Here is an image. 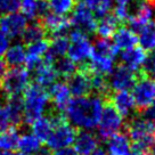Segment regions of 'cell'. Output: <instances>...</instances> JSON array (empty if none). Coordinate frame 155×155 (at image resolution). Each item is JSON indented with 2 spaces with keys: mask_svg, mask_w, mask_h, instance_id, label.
Masks as SVG:
<instances>
[{
  "mask_svg": "<svg viewBox=\"0 0 155 155\" xmlns=\"http://www.w3.org/2000/svg\"><path fill=\"white\" fill-rule=\"evenodd\" d=\"M68 19L71 25L74 26V29L82 31L86 34L94 33L96 31V17L82 1L79 2L77 6H74L72 15Z\"/></svg>",
  "mask_w": 155,
  "mask_h": 155,
  "instance_id": "obj_11",
  "label": "cell"
},
{
  "mask_svg": "<svg viewBox=\"0 0 155 155\" xmlns=\"http://www.w3.org/2000/svg\"><path fill=\"white\" fill-rule=\"evenodd\" d=\"M21 37L25 45H29L45 39L47 37V31L44 28V25L41 24V22L38 19V21L32 22L30 25H26Z\"/></svg>",
  "mask_w": 155,
  "mask_h": 155,
  "instance_id": "obj_28",
  "label": "cell"
},
{
  "mask_svg": "<svg viewBox=\"0 0 155 155\" xmlns=\"http://www.w3.org/2000/svg\"><path fill=\"white\" fill-rule=\"evenodd\" d=\"M131 155H136V154H132V153H131Z\"/></svg>",
  "mask_w": 155,
  "mask_h": 155,
  "instance_id": "obj_50",
  "label": "cell"
},
{
  "mask_svg": "<svg viewBox=\"0 0 155 155\" xmlns=\"http://www.w3.org/2000/svg\"><path fill=\"white\" fill-rule=\"evenodd\" d=\"M150 2H152V4H153V5H154V7H155V0H150Z\"/></svg>",
  "mask_w": 155,
  "mask_h": 155,
  "instance_id": "obj_48",
  "label": "cell"
},
{
  "mask_svg": "<svg viewBox=\"0 0 155 155\" xmlns=\"http://www.w3.org/2000/svg\"><path fill=\"white\" fill-rule=\"evenodd\" d=\"M107 155H131L132 146L129 136L124 132H116L106 139Z\"/></svg>",
  "mask_w": 155,
  "mask_h": 155,
  "instance_id": "obj_17",
  "label": "cell"
},
{
  "mask_svg": "<svg viewBox=\"0 0 155 155\" xmlns=\"http://www.w3.org/2000/svg\"><path fill=\"white\" fill-rule=\"evenodd\" d=\"M117 53L119 50L108 39L98 38L92 44L91 56L84 70L89 74H98L105 77L114 68V62Z\"/></svg>",
  "mask_w": 155,
  "mask_h": 155,
  "instance_id": "obj_2",
  "label": "cell"
},
{
  "mask_svg": "<svg viewBox=\"0 0 155 155\" xmlns=\"http://www.w3.org/2000/svg\"><path fill=\"white\" fill-rule=\"evenodd\" d=\"M49 99H51L57 112L63 113L71 101V92L68 90L66 82H56L48 89Z\"/></svg>",
  "mask_w": 155,
  "mask_h": 155,
  "instance_id": "obj_21",
  "label": "cell"
},
{
  "mask_svg": "<svg viewBox=\"0 0 155 155\" xmlns=\"http://www.w3.org/2000/svg\"><path fill=\"white\" fill-rule=\"evenodd\" d=\"M132 0H115L116 5H129Z\"/></svg>",
  "mask_w": 155,
  "mask_h": 155,
  "instance_id": "obj_45",
  "label": "cell"
},
{
  "mask_svg": "<svg viewBox=\"0 0 155 155\" xmlns=\"http://www.w3.org/2000/svg\"><path fill=\"white\" fill-rule=\"evenodd\" d=\"M0 155H19V154L14 153L13 150H2V152L0 153Z\"/></svg>",
  "mask_w": 155,
  "mask_h": 155,
  "instance_id": "obj_46",
  "label": "cell"
},
{
  "mask_svg": "<svg viewBox=\"0 0 155 155\" xmlns=\"http://www.w3.org/2000/svg\"><path fill=\"white\" fill-rule=\"evenodd\" d=\"M28 47L25 49L26 51V56H32V57H44V55L47 53L49 47L48 40H39L35 42L26 45Z\"/></svg>",
  "mask_w": 155,
  "mask_h": 155,
  "instance_id": "obj_35",
  "label": "cell"
},
{
  "mask_svg": "<svg viewBox=\"0 0 155 155\" xmlns=\"http://www.w3.org/2000/svg\"><path fill=\"white\" fill-rule=\"evenodd\" d=\"M25 56H26V51H25L24 46L21 44H16L7 49L5 54V62L12 68L21 66L24 63Z\"/></svg>",
  "mask_w": 155,
  "mask_h": 155,
  "instance_id": "obj_31",
  "label": "cell"
},
{
  "mask_svg": "<svg viewBox=\"0 0 155 155\" xmlns=\"http://www.w3.org/2000/svg\"><path fill=\"white\" fill-rule=\"evenodd\" d=\"M112 38H113V45L115 46L117 50H126V49L132 48L138 44L137 33L132 29L127 26L119 28Z\"/></svg>",
  "mask_w": 155,
  "mask_h": 155,
  "instance_id": "obj_23",
  "label": "cell"
},
{
  "mask_svg": "<svg viewBox=\"0 0 155 155\" xmlns=\"http://www.w3.org/2000/svg\"><path fill=\"white\" fill-rule=\"evenodd\" d=\"M23 104H24V123L31 124L32 122L44 114L49 104L48 91L40 87L38 83L29 82L24 89Z\"/></svg>",
  "mask_w": 155,
  "mask_h": 155,
  "instance_id": "obj_4",
  "label": "cell"
},
{
  "mask_svg": "<svg viewBox=\"0 0 155 155\" xmlns=\"http://www.w3.org/2000/svg\"><path fill=\"white\" fill-rule=\"evenodd\" d=\"M68 57L75 64H83L89 61L92 51V44L88 38V34L74 29L68 33Z\"/></svg>",
  "mask_w": 155,
  "mask_h": 155,
  "instance_id": "obj_5",
  "label": "cell"
},
{
  "mask_svg": "<svg viewBox=\"0 0 155 155\" xmlns=\"http://www.w3.org/2000/svg\"><path fill=\"white\" fill-rule=\"evenodd\" d=\"M146 57H147L146 51L138 46L122 50L120 54L121 65L126 66L132 72H137V71L141 70L146 61Z\"/></svg>",
  "mask_w": 155,
  "mask_h": 155,
  "instance_id": "obj_18",
  "label": "cell"
},
{
  "mask_svg": "<svg viewBox=\"0 0 155 155\" xmlns=\"http://www.w3.org/2000/svg\"><path fill=\"white\" fill-rule=\"evenodd\" d=\"M143 111H144V115L143 116L147 120L155 123V102L152 103L150 106L146 107L145 110H143Z\"/></svg>",
  "mask_w": 155,
  "mask_h": 155,
  "instance_id": "obj_40",
  "label": "cell"
},
{
  "mask_svg": "<svg viewBox=\"0 0 155 155\" xmlns=\"http://www.w3.org/2000/svg\"><path fill=\"white\" fill-rule=\"evenodd\" d=\"M68 48V35H58L54 37L53 40L49 42V47L47 53L44 55V61L48 63H53L55 59L65 56Z\"/></svg>",
  "mask_w": 155,
  "mask_h": 155,
  "instance_id": "obj_24",
  "label": "cell"
},
{
  "mask_svg": "<svg viewBox=\"0 0 155 155\" xmlns=\"http://www.w3.org/2000/svg\"><path fill=\"white\" fill-rule=\"evenodd\" d=\"M74 1H79V2H81V1H82V0H74Z\"/></svg>",
  "mask_w": 155,
  "mask_h": 155,
  "instance_id": "obj_49",
  "label": "cell"
},
{
  "mask_svg": "<svg viewBox=\"0 0 155 155\" xmlns=\"http://www.w3.org/2000/svg\"><path fill=\"white\" fill-rule=\"evenodd\" d=\"M8 47H9V39L0 31V58L6 54Z\"/></svg>",
  "mask_w": 155,
  "mask_h": 155,
  "instance_id": "obj_39",
  "label": "cell"
},
{
  "mask_svg": "<svg viewBox=\"0 0 155 155\" xmlns=\"http://www.w3.org/2000/svg\"><path fill=\"white\" fill-rule=\"evenodd\" d=\"M39 21L47 31V35L53 38L58 35H66V32H68L71 26L70 19L66 16L57 15L55 13H47Z\"/></svg>",
  "mask_w": 155,
  "mask_h": 155,
  "instance_id": "obj_15",
  "label": "cell"
},
{
  "mask_svg": "<svg viewBox=\"0 0 155 155\" xmlns=\"http://www.w3.org/2000/svg\"><path fill=\"white\" fill-rule=\"evenodd\" d=\"M119 21L116 19L114 15L107 14L101 18L99 22H97L96 25V32L99 38L103 39H110L113 37V34L119 29Z\"/></svg>",
  "mask_w": 155,
  "mask_h": 155,
  "instance_id": "obj_27",
  "label": "cell"
},
{
  "mask_svg": "<svg viewBox=\"0 0 155 155\" xmlns=\"http://www.w3.org/2000/svg\"><path fill=\"white\" fill-rule=\"evenodd\" d=\"M154 78H155V74H154Z\"/></svg>",
  "mask_w": 155,
  "mask_h": 155,
  "instance_id": "obj_51",
  "label": "cell"
},
{
  "mask_svg": "<svg viewBox=\"0 0 155 155\" xmlns=\"http://www.w3.org/2000/svg\"><path fill=\"white\" fill-rule=\"evenodd\" d=\"M132 140V154L145 155L155 139V123L144 116L132 117L128 124V134Z\"/></svg>",
  "mask_w": 155,
  "mask_h": 155,
  "instance_id": "obj_3",
  "label": "cell"
},
{
  "mask_svg": "<svg viewBox=\"0 0 155 155\" xmlns=\"http://www.w3.org/2000/svg\"><path fill=\"white\" fill-rule=\"evenodd\" d=\"M143 72L146 75H154L155 74V51H152L150 55H147L146 61L143 65Z\"/></svg>",
  "mask_w": 155,
  "mask_h": 155,
  "instance_id": "obj_37",
  "label": "cell"
},
{
  "mask_svg": "<svg viewBox=\"0 0 155 155\" xmlns=\"http://www.w3.org/2000/svg\"><path fill=\"white\" fill-rule=\"evenodd\" d=\"M7 64H6L5 61H2L1 58H0V83H1V80H2V78H4V75L6 74V72H7Z\"/></svg>",
  "mask_w": 155,
  "mask_h": 155,
  "instance_id": "obj_42",
  "label": "cell"
},
{
  "mask_svg": "<svg viewBox=\"0 0 155 155\" xmlns=\"http://www.w3.org/2000/svg\"><path fill=\"white\" fill-rule=\"evenodd\" d=\"M5 108L7 111L10 123L14 127H22L24 123V104L23 97L21 95L8 96L7 102L5 104Z\"/></svg>",
  "mask_w": 155,
  "mask_h": 155,
  "instance_id": "obj_20",
  "label": "cell"
},
{
  "mask_svg": "<svg viewBox=\"0 0 155 155\" xmlns=\"http://www.w3.org/2000/svg\"><path fill=\"white\" fill-rule=\"evenodd\" d=\"M136 33L137 41L140 48H143L145 51H155V21H150Z\"/></svg>",
  "mask_w": 155,
  "mask_h": 155,
  "instance_id": "obj_26",
  "label": "cell"
},
{
  "mask_svg": "<svg viewBox=\"0 0 155 155\" xmlns=\"http://www.w3.org/2000/svg\"><path fill=\"white\" fill-rule=\"evenodd\" d=\"M30 77H32L33 82L38 83L40 87H42L48 91V89L54 83L57 81V73L54 70L53 64L44 61L30 73Z\"/></svg>",
  "mask_w": 155,
  "mask_h": 155,
  "instance_id": "obj_16",
  "label": "cell"
},
{
  "mask_svg": "<svg viewBox=\"0 0 155 155\" xmlns=\"http://www.w3.org/2000/svg\"><path fill=\"white\" fill-rule=\"evenodd\" d=\"M50 155H78L77 152L73 150L72 147H64V148H59V150H56L53 154Z\"/></svg>",
  "mask_w": 155,
  "mask_h": 155,
  "instance_id": "obj_41",
  "label": "cell"
},
{
  "mask_svg": "<svg viewBox=\"0 0 155 155\" xmlns=\"http://www.w3.org/2000/svg\"><path fill=\"white\" fill-rule=\"evenodd\" d=\"M112 105L119 112L123 117H128L134 114L136 111L135 99L132 97L129 90H120V91H114V94L111 97Z\"/></svg>",
  "mask_w": 155,
  "mask_h": 155,
  "instance_id": "obj_19",
  "label": "cell"
},
{
  "mask_svg": "<svg viewBox=\"0 0 155 155\" xmlns=\"http://www.w3.org/2000/svg\"><path fill=\"white\" fill-rule=\"evenodd\" d=\"M110 77L106 79L107 87L113 91H120V90H129L132 88L136 81L135 72L130 71L123 65H119L112 70L108 74Z\"/></svg>",
  "mask_w": 155,
  "mask_h": 155,
  "instance_id": "obj_13",
  "label": "cell"
},
{
  "mask_svg": "<svg viewBox=\"0 0 155 155\" xmlns=\"http://www.w3.org/2000/svg\"><path fill=\"white\" fill-rule=\"evenodd\" d=\"M9 124H10V121L5 106H0V132H2L6 129H8Z\"/></svg>",
  "mask_w": 155,
  "mask_h": 155,
  "instance_id": "obj_38",
  "label": "cell"
},
{
  "mask_svg": "<svg viewBox=\"0 0 155 155\" xmlns=\"http://www.w3.org/2000/svg\"><path fill=\"white\" fill-rule=\"evenodd\" d=\"M19 128L12 127L0 132V150H14L17 148Z\"/></svg>",
  "mask_w": 155,
  "mask_h": 155,
  "instance_id": "obj_29",
  "label": "cell"
},
{
  "mask_svg": "<svg viewBox=\"0 0 155 155\" xmlns=\"http://www.w3.org/2000/svg\"><path fill=\"white\" fill-rule=\"evenodd\" d=\"M98 139L91 131L81 130L78 132L73 140V150L78 155H89L97 148Z\"/></svg>",
  "mask_w": 155,
  "mask_h": 155,
  "instance_id": "obj_22",
  "label": "cell"
},
{
  "mask_svg": "<svg viewBox=\"0 0 155 155\" xmlns=\"http://www.w3.org/2000/svg\"><path fill=\"white\" fill-rule=\"evenodd\" d=\"M31 126H32L31 128L32 134L42 143V141L47 140V138L50 135V132L55 126V120H54L51 113H49L48 115H41L40 117L35 119L31 123Z\"/></svg>",
  "mask_w": 155,
  "mask_h": 155,
  "instance_id": "obj_25",
  "label": "cell"
},
{
  "mask_svg": "<svg viewBox=\"0 0 155 155\" xmlns=\"http://www.w3.org/2000/svg\"><path fill=\"white\" fill-rule=\"evenodd\" d=\"M75 135L77 131L74 127L70 124L66 119H63L62 121H59L54 126L50 135L45 143L47 144L49 150H56L72 145Z\"/></svg>",
  "mask_w": 155,
  "mask_h": 155,
  "instance_id": "obj_8",
  "label": "cell"
},
{
  "mask_svg": "<svg viewBox=\"0 0 155 155\" xmlns=\"http://www.w3.org/2000/svg\"><path fill=\"white\" fill-rule=\"evenodd\" d=\"M145 155H155V139L153 140V143L150 144V148L147 150V152L145 153Z\"/></svg>",
  "mask_w": 155,
  "mask_h": 155,
  "instance_id": "obj_43",
  "label": "cell"
},
{
  "mask_svg": "<svg viewBox=\"0 0 155 155\" xmlns=\"http://www.w3.org/2000/svg\"><path fill=\"white\" fill-rule=\"evenodd\" d=\"M30 73L25 68L16 66L8 70L4 75L0 87L4 89V91L8 96L21 95V92L24 91L26 86L29 84Z\"/></svg>",
  "mask_w": 155,
  "mask_h": 155,
  "instance_id": "obj_9",
  "label": "cell"
},
{
  "mask_svg": "<svg viewBox=\"0 0 155 155\" xmlns=\"http://www.w3.org/2000/svg\"><path fill=\"white\" fill-rule=\"evenodd\" d=\"M26 23L28 19L22 13H8L0 16V31L7 38L16 39L22 35Z\"/></svg>",
  "mask_w": 155,
  "mask_h": 155,
  "instance_id": "obj_12",
  "label": "cell"
},
{
  "mask_svg": "<svg viewBox=\"0 0 155 155\" xmlns=\"http://www.w3.org/2000/svg\"><path fill=\"white\" fill-rule=\"evenodd\" d=\"M89 155H107V154H106V152H105V150L98 148V147H97L96 150H94V152H91Z\"/></svg>",
  "mask_w": 155,
  "mask_h": 155,
  "instance_id": "obj_44",
  "label": "cell"
},
{
  "mask_svg": "<svg viewBox=\"0 0 155 155\" xmlns=\"http://www.w3.org/2000/svg\"><path fill=\"white\" fill-rule=\"evenodd\" d=\"M155 16V7L150 0H139L135 6H131V14L128 18V24L135 32L144 25L153 21Z\"/></svg>",
  "mask_w": 155,
  "mask_h": 155,
  "instance_id": "obj_10",
  "label": "cell"
},
{
  "mask_svg": "<svg viewBox=\"0 0 155 155\" xmlns=\"http://www.w3.org/2000/svg\"><path fill=\"white\" fill-rule=\"evenodd\" d=\"M21 7V0H0V16L17 12Z\"/></svg>",
  "mask_w": 155,
  "mask_h": 155,
  "instance_id": "obj_36",
  "label": "cell"
},
{
  "mask_svg": "<svg viewBox=\"0 0 155 155\" xmlns=\"http://www.w3.org/2000/svg\"><path fill=\"white\" fill-rule=\"evenodd\" d=\"M40 147H41V141L32 132L31 134L25 132L19 136L17 148L21 150V154H32L35 153Z\"/></svg>",
  "mask_w": 155,
  "mask_h": 155,
  "instance_id": "obj_30",
  "label": "cell"
},
{
  "mask_svg": "<svg viewBox=\"0 0 155 155\" xmlns=\"http://www.w3.org/2000/svg\"><path fill=\"white\" fill-rule=\"evenodd\" d=\"M48 5L49 10H51V13L65 16L73 10L75 6V1L74 0H49Z\"/></svg>",
  "mask_w": 155,
  "mask_h": 155,
  "instance_id": "obj_34",
  "label": "cell"
},
{
  "mask_svg": "<svg viewBox=\"0 0 155 155\" xmlns=\"http://www.w3.org/2000/svg\"><path fill=\"white\" fill-rule=\"evenodd\" d=\"M19 155H39V154L35 152V153H32V154H19Z\"/></svg>",
  "mask_w": 155,
  "mask_h": 155,
  "instance_id": "obj_47",
  "label": "cell"
},
{
  "mask_svg": "<svg viewBox=\"0 0 155 155\" xmlns=\"http://www.w3.org/2000/svg\"><path fill=\"white\" fill-rule=\"evenodd\" d=\"M124 126V117L116 111L112 104L104 105L102 115L98 121V136L106 140L110 136L121 130Z\"/></svg>",
  "mask_w": 155,
  "mask_h": 155,
  "instance_id": "obj_6",
  "label": "cell"
},
{
  "mask_svg": "<svg viewBox=\"0 0 155 155\" xmlns=\"http://www.w3.org/2000/svg\"><path fill=\"white\" fill-rule=\"evenodd\" d=\"M53 68L56 71L58 77L68 78L77 71V64L68 57L62 56V57L55 59L53 63Z\"/></svg>",
  "mask_w": 155,
  "mask_h": 155,
  "instance_id": "obj_33",
  "label": "cell"
},
{
  "mask_svg": "<svg viewBox=\"0 0 155 155\" xmlns=\"http://www.w3.org/2000/svg\"><path fill=\"white\" fill-rule=\"evenodd\" d=\"M83 4L90 9L95 17L102 18L110 14L114 5V0H84Z\"/></svg>",
  "mask_w": 155,
  "mask_h": 155,
  "instance_id": "obj_32",
  "label": "cell"
},
{
  "mask_svg": "<svg viewBox=\"0 0 155 155\" xmlns=\"http://www.w3.org/2000/svg\"><path fill=\"white\" fill-rule=\"evenodd\" d=\"M104 108V99L101 95L74 97L65 108V119L74 128L92 130L98 124Z\"/></svg>",
  "mask_w": 155,
  "mask_h": 155,
  "instance_id": "obj_1",
  "label": "cell"
},
{
  "mask_svg": "<svg viewBox=\"0 0 155 155\" xmlns=\"http://www.w3.org/2000/svg\"><path fill=\"white\" fill-rule=\"evenodd\" d=\"M66 79H68L66 84H68V90L71 92V96H88L92 91L91 82H90V74L83 68L80 71H75L72 75H70Z\"/></svg>",
  "mask_w": 155,
  "mask_h": 155,
  "instance_id": "obj_14",
  "label": "cell"
},
{
  "mask_svg": "<svg viewBox=\"0 0 155 155\" xmlns=\"http://www.w3.org/2000/svg\"><path fill=\"white\" fill-rule=\"evenodd\" d=\"M132 97L138 110H145L155 102V79L143 74L136 79L132 86Z\"/></svg>",
  "mask_w": 155,
  "mask_h": 155,
  "instance_id": "obj_7",
  "label": "cell"
}]
</instances>
